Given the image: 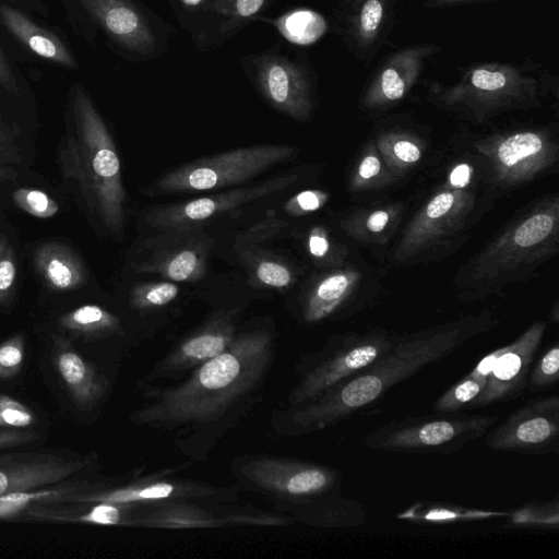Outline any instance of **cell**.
I'll return each instance as SVG.
<instances>
[{"instance_id": "83f0119b", "label": "cell", "mask_w": 559, "mask_h": 559, "mask_svg": "<svg viewBox=\"0 0 559 559\" xmlns=\"http://www.w3.org/2000/svg\"><path fill=\"white\" fill-rule=\"evenodd\" d=\"M350 284V276L345 273H336L322 280L302 306V320L314 324L338 313L349 293Z\"/></svg>"}, {"instance_id": "816d5d0a", "label": "cell", "mask_w": 559, "mask_h": 559, "mask_svg": "<svg viewBox=\"0 0 559 559\" xmlns=\"http://www.w3.org/2000/svg\"><path fill=\"white\" fill-rule=\"evenodd\" d=\"M380 170V162L374 156H367L361 162L358 173L364 179H369L376 176Z\"/></svg>"}, {"instance_id": "ffe728a7", "label": "cell", "mask_w": 559, "mask_h": 559, "mask_svg": "<svg viewBox=\"0 0 559 559\" xmlns=\"http://www.w3.org/2000/svg\"><path fill=\"white\" fill-rule=\"evenodd\" d=\"M52 360L69 396L79 409L92 411L107 394L109 380L78 353L69 340L55 338Z\"/></svg>"}, {"instance_id": "7402d4cb", "label": "cell", "mask_w": 559, "mask_h": 559, "mask_svg": "<svg viewBox=\"0 0 559 559\" xmlns=\"http://www.w3.org/2000/svg\"><path fill=\"white\" fill-rule=\"evenodd\" d=\"M74 508L59 507L58 503L39 504L25 511L28 518L52 521L84 523L95 525H129L140 506L117 504L110 502H69Z\"/></svg>"}, {"instance_id": "4fadbf2b", "label": "cell", "mask_w": 559, "mask_h": 559, "mask_svg": "<svg viewBox=\"0 0 559 559\" xmlns=\"http://www.w3.org/2000/svg\"><path fill=\"white\" fill-rule=\"evenodd\" d=\"M254 68L259 88L273 107L296 120L310 117L311 84L302 66L278 55L264 53L254 60Z\"/></svg>"}, {"instance_id": "11a10c76", "label": "cell", "mask_w": 559, "mask_h": 559, "mask_svg": "<svg viewBox=\"0 0 559 559\" xmlns=\"http://www.w3.org/2000/svg\"><path fill=\"white\" fill-rule=\"evenodd\" d=\"M352 0H341L342 4L345 5L347 4L348 2H350Z\"/></svg>"}, {"instance_id": "d6986e66", "label": "cell", "mask_w": 559, "mask_h": 559, "mask_svg": "<svg viewBox=\"0 0 559 559\" xmlns=\"http://www.w3.org/2000/svg\"><path fill=\"white\" fill-rule=\"evenodd\" d=\"M255 511L213 512L188 501H166L140 506L129 525L162 528H211L225 525H255Z\"/></svg>"}, {"instance_id": "3957f363", "label": "cell", "mask_w": 559, "mask_h": 559, "mask_svg": "<svg viewBox=\"0 0 559 559\" xmlns=\"http://www.w3.org/2000/svg\"><path fill=\"white\" fill-rule=\"evenodd\" d=\"M64 179L74 183L88 210L114 234L124 223L126 191L112 136L88 94L76 86L72 127L58 153Z\"/></svg>"}, {"instance_id": "2e32d148", "label": "cell", "mask_w": 559, "mask_h": 559, "mask_svg": "<svg viewBox=\"0 0 559 559\" xmlns=\"http://www.w3.org/2000/svg\"><path fill=\"white\" fill-rule=\"evenodd\" d=\"M399 0H352L340 14V33L361 62L370 63L392 26Z\"/></svg>"}, {"instance_id": "7dc6e473", "label": "cell", "mask_w": 559, "mask_h": 559, "mask_svg": "<svg viewBox=\"0 0 559 559\" xmlns=\"http://www.w3.org/2000/svg\"><path fill=\"white\" fill-rule=\"evenodd\" d=\"M0 85L11 93L19 91L16 80L0 48Z\"/></svg>"}, {"instance_id": "db71d44e", "label": "cell", "mask_w": 559, "mask_h": 559, "mask_svg": "<svg viewBox=\"0 0 559 559\" xmlns=\"http://www.w3.org/2000/svg\"><path fill=\"white\" fill-rule=\"evenodd\" d=\"M389 219V215L384 211H376L373 212L367 219V228L370 231L379 233L381 231Z\"/></svg>"}, {"instance_id": "52a82bcc", "label": "cell", "mask_w": 559, "mask_h": 559, "mask_svg": "<svg viewBox=\"0 0 559 559\" xmlns=\"http://www.w3.org/2000/svg\"><path fill=\"white\" fill-rule=\"evenodd\" d=\"M239 484L274 499L297 506L340 491L338 469L316 462L273 455H247L233 463Z\"/></svg>"}, {"instance_id": "1f68e13d", "label": "cell", "mask_w": 559, "mask_h": 559, "mask_svg": "<svg viewBox=\"0 0 559 559\" xmlns=\"http://www.w3.org/2000/svg\"><path fill=\"white\" fill-rule=\"evenodd\" d=\"M319 16L307 10H295L286 13L277 20H269L278 32L289 41L297 45H306L318 37Z\"/></svg>"}, {"instance_id": "cb8c5ba5", "label": "cell", "mask_w": 559, "mask_h": 559, "mask_svg": "<svg viewBox=\"0 0 559 559\" xmlns=\"http://www.w3.org/2000/svg\"><path fill=\"white\" fill-rule=\"evenodd\" d=\"M0 20L16 39L38 57L64 67H76L73 55L57 35L40 27L19 10L0 3Z\"/></svg>"}, {"instance_id": "d6a6232c", "label": "cell", "mask_w": 559, "mask_h": 559, "mask_svg": "<svg viewBox=\"0 0 559 559\" xmlns=\"http://www.w3.org/2000/svg\"><path fill=\"white\" fill-rule=\"evenodd\" d=\"M543 148L542 138L532 131L508 136L498 147L500 163L512 168L519 163L537 155Z\"/></svg>"}, {"instance_id": "4316f807", "label": "cell", "mask_w": 559, "mask_h": 559, "mask_svg": "<svg viewBox=\"0 0 559 559\" xmlns=\"http://www.w3.org/2000/svg\"><path fill=\"white\" fill-rule=\"evenodd\" d=\"M58 325L87 341L123 333L119 318L97 305H84L63 313Z\"/></svg>"}, {"instance_id": "7a4b0ae2", "label": "cell", "mask_w": 559, "mask_h": 559, "mask_svg": "<svg viewBox=\"0 0 559 559\" xmlns=\"http://www.w3.org/2000/svg\"><path fill=\"white\" fill-rule=\"evenodd\" d=\"M274 353L272 333L257 329L237 334L216 357L194 368L178 384L152 390L133 420L153 428H200L226 416L258 389Z\"/></svg>"}, {"instance_id": "9c48e42d", "label": "cell", "mask_w": 559, "mask_h": 559, "mask_svg": "<svg viewBox=\"0 0 559 559\" xmlns=\"http://www.w3.org/2000/svg\"><path fill=\"white\" fill-rule=\"evenodd\" d=\"M484 444L493 451L530 455L559 451V397L539 396L512 412L484 436Z\"/></svg>"}, {"instance_id": "7bdbcfd3", "label": "cell", "mask_w": 559, "mask_h": 559, "mask_svg": "<svg viewBox=\"0 0 559 559\" xmlns=\"http://www.w3.org/2000/svg\"><path fill=\"white\" fill-rule=\"evenodd\" d=\"M324 194L314 190H306L286 201L284 210L290 215H302L318 210L324 201Z\"/></svg>"}, {"instance_id": "74e56055", "label": "cell", "mask_w": 559, "mask_h": 559, "mask_svg": "<svg viewBox=\"0 0 559 559\" xmlns=\"http://www.w3.org/2000/svg\"><path fill=\"white\" fill-rule=\"evenodd\" d=\"M17 262L9 239L0 235V309L8 306L14 293Z\"/></svg>"}, {"instance_id": "836d02e7", "label": "cell", "mask_w": 559, "mask_h": 559, "mask_svg": "<svg viewBox=\"0 0 559 559\" xmlns=\"http://www.w3.org/2000/svg\"><path fill=\"white\" fill-rule=\"evenodd\" d=\"M559 381V344L555 342L531 368L525 389L531 393L549 390Z\"/></svg>"}, {"instance_id": "bcb514c9", "label": "cell", "mask_w": 559, "mask_h": 559, "mask_svg": "<svg viewBox=\"0 0 559 559\" xmlns=\"http://www.w3.org/2000/svg\"><path fill=\"white\" fill-rule=\"evenodd\" d=\"M502 352H503V346L496 348L495 350H492L491 353H489L488 355L483 357V359L479 360L478 364L474 367V369L468 373L475 378L487 380L488 376L490 374L493 367L496 366L497 360Z\"/></svg>"}, {"instance_id": "60d3db41", "label": "cell", "mask_w": 559, "mask_h": 559, "mask_svg": "<svg viewBox=\"0 0 559 559\" xmlns=\"http://www.w3.org/2000/svg\"><path fill=\"white\" fill-rule=\"evenodd\" d=\"M265 2L266 0H215L214 9L227 17L223 24V31H228L242 20L254 16Z\"/></svg>"}, {"instance_id": "9a60e30c", "label": "cell", "mask_w": 559, "mask_h": 559, "mask_svg": "<svg viewBox=\"0 0 559 559\" xmlns=\"http://www.w3.org/2000/svg\"><path fill=\"white\" fill-rule=\"evenodd\" d=\"M88 459L47 452L0 453V497L68 480L85 471Z\"/></svg>"}, {"instance_id": "f1b7e54d", "label": "cell", "mask_w": 559, "mask_h": 559, "mask_svg": "<svg viewBox=\"0 0 559 559\" xmlns=\"http://www.w3.org/2000/svg\"><path fill=\"white\" fill-rule=\"evenodd\" d=\"M204 270L205 249L193 246L166 252L162 258L148 260L140 266L141 272L158 273L174 282L195 281Z\"/></svg>"}, {"instance_id": "5bb4252c", "label": "cell", "mask_w": 559, "mask_h": 559, "mask_svg": "<svg viewBox=\"0 0 559 559\" xmlns=\"http://www.w3.org/2000/svg\"><path fill=\"white\" fill-rule=\"evenodd\" d=\"M442 50L436 44H417L389 55L376 69L362 96L368 108L403 99L421 75L429 59Z\"/></svg>"}, {"instance_id": "8992f818", "label": "cell", "mask_w": 559, "mask_h": 559, "mask_svg": "<svg viewBox=\"0 0 559 559\" xmlns=\"http://www.w3.org/2000/svg\"><path fill=\"white\" fill-rule=\"evenodd\" d=\"M400 335L383 329L331 337L298 365V382L288 396L290 407L310 402L388 353Z\"/></svg>"}, {"instance_id": "f5cc1de1", "label": "cell", "mask_w": 559, "mask_h": 559, "mask_svg": "<svg viewBox=\"0 0 559 559\" xmlns=\"http://www.w3.org/2000/svg\"><path fill=\"white\" fill-rule=\"evenodd\" d=\"M480 1H485V0H425L423 2V5L426 9L440 10V9H448L451 7L467 4V3L480 2Z\"/></svg>"}, {"instance_id": "d4e9b609", "label": "cell", "mask_w": 559, "mask_h": 559, "mask_svg": "<svg viewBox=\"0 0 559 559\" xmlns=\"http://www.w3.org/2000/svg\"><path fill=\"white\" fill-rule=\"evenodd\" d=\"M96 487L87 480H64L55 485L11 492L0 497V519L8 520L23 515L25 511L39 504L71 502L75 495Z\"/></svg>"}, {"instance_id": "f35d334b", "label": "cell", "mask_w": 559, "mask_h": 559, "mask_svg": "<svg viewBox=\"0 0 559 559\" xmlns=\"http://www.w3.org/2000/svg\"><path fill=\"white\" fill-rule=\"evenodd\" d=\"M25 360V337L15 333L0 344V380L15 378Z\"/></svg>"}, {"instance_id": "681fc988", "label": "cell", "mask_w": 559, "mask_h": 559, "mask_svg": "<svg viewBox=\"0 0 559 559\" xmlns=\"http://www.w3.org/2000/svg\"><path fill=\"white\" fill-rule=\"evenodd\" d=\"M308 247L313 257L321 258L329 251V241L325 237L313 230L308 239Z\"/></svg>"}, {"instance_id": "603a6c76", "label": "cell", "mask_w": 559, "mask_h": 559, "mask_svg": "<svg viewBox=\"0 0 559 559\" xmlns=\"http://www.w3.org/2000/svg\"><path fill=\"white\" fill-rule=\"evenodd\" d=\"M293 518L311 526L343 528L362 525L367 510L359 501L330 492L307 503L289 507Z\"/></svg>"}, {"instance_id": "ac0fdd59", "label": "cell", "mask_w": 559, "mask_h": 559, "mask_svg": "<svg viewBox=\"0 0 559 559\" xmlns=\"http://www.w3.org/2000/svg\"><path fill=\"white\" fill-rule=\"evenodd\" d=\"M85 11L122 48L152 53L156 37L150 22L131 0H78Z\"/></svg>"}, {"instance_id": "277c9868", "label": "cell", "mask_w": 559, "mask_h": 559, "mask_svg": "<svg viewBox=\"0 0 559 559\" xmlns=\"http://www.w3.org/2000/svg\"><path fill=\"white\" fill-rule=\"evenodd\" d=\"M557 90V76L535 61L481 62L461 70L451 85L433 83L431 94L441 105L457 107L475 117L527 108Z\"/></svg>"}, {"instance_id": "ee69618b", "label": "cell", "mask_w": 559, "mask_h": 559, "mask_svg": "<svg viewBox=\"0 0 559 559\" xmlns=\"http://www.w3.org/2000/svg\"><path fill=\"white\" fill-rule=\"evenodd\" d=\"M40 438V433L29 429L14 430L0 428V450L22 447Z\"/></svg>"}, {"instance_id": "6da1fadb", "label": "cell", "mask_w": 559, "mask_h": 559, "mask_svg": "<svg viewBox=\"0 0 559 559\" xmlns=\"http://www.w3.org/2000/svg\"><path fill=\"white\" fill-rule=\"evenodd\" d=\"M488 312L400 335L388 353L305 404L286 412L283 432L300 436L366 411L389 390L497 325Z\"/></svg>"}, {"instance_id": "ab89813d", "label": "cell", "mask_w": 559, "mask_h": 559, "mask_svg": "<svg viewBox=\"0 0 559 559\" xmlns=\"http://www.w3.org/2000/svg\"><path fill=\"white\" fill-rule=\"evenodd\" d=\"M21 163V150L0 119V182L14 181L19 176L17 167Z\"/></svg>"}, {"instance_id": "f907efd6", "label": "cell", "mask_w": 559, "mask_h": 559, "mask_svg": "<svg viewBox=\"0 0 559 559\" xmlns=\"http://www.w3.org/2000/svg\"><path fill=\"white\" fill-rule=\"evenodd\" d=\"M471 169L466 164L457 165L450 175V182L454 187L463 188L469 182Z\"/></svg>"}, {"instance_id": "8fae6325", "label": "cell", "mask_w": 559, "mask_h": 559, "mask_svg": "<svg viewBox=\"0 0 559 559\" xmlns=\"http://www.w3.org/2000/svg\"><path fill=\"white\" fill-rule=\"evenodd\" d=\"M235 488H219L207 484L178 478H144L115 488H94L73 497L71 502H110L146 506L166 501L231 500Z\"/></svg>"}, {"instance_id": "30bf717a", "label": "cell", "mask_w": 559, "mask_h": 559, "mask_svg": "<svg viewBox=\"0 0 559 559\" xmlns=\"http://www.w3.org/2000/svg\"><path fill=\"white\" fill-rule=\"evenodd\" d=\"M296 179L297 175L278 176L259 185L160 206L147 215L146 222L165 230H186L243 204L284 190Z\"/></svg>"}, {"instance_id": "f546056e", "label": "cell", "mask_w": 559, "mask_h": 559, "mask_svg": "<svg viewBox=\"0 0 559 559\" xmlns=\"http://www.w3.org/2000/svg\"><path fill=\"white\" fill-rule=\"evenodd\" d=\"M506 519V528L558 530L559 499L556 496L547 501L527 502L509 511Z\"/></svg>"}, {"instance_id": "8d00e7d4", "label": "cell", "mask_w": 559, "mask_h": 559, "mask_svg": "<svg viewBox=\"0 0 559 559\" xmlns=\"http://www.w3.org/2000/svg\"><path fill=\"white\" fill-rule=\"evenodd\" d=\"M37 424V416L21 401L0 393V428L23 430Z\"/></svg>"}, {"instance_id": "7c38bea8", "label": "cell", "mask_w": 559, "mask_h": 559, "mask_svg": "<svg viewBox=\"0 0 559 559\" xmlns=\"http://www.w3.org/2000/svg\"><path fill=\"white\" fill-rule=\"evenodd\" d=\"M545 330L546 322L536 321L512 343L503 346L485 388L467 406L468 409L508 401L521 394Z\"/></svg>"}, {"instance_id": "4dcf8cb0", "label": "cell", "mask_w": 559, "mask_h": 559, "mask_svg": "<svg viewBox=\"0 0 559 559\" xmlns=\"http://www.w3.org/2000/svg\"><path fill=\"white\" fill-rule=\"evenodd\" d=\"M486 381V379L475 378L467 373L435 401L432 411L435 413H459L467 408L483 391Z\"/></svg>"}, {"instance_id": "e575fe53", "label": "cell", "mask_w": 559, "mask_h": 559, "mask_svg": "<svg viewBox=\"0 0 559 559\" xmlns=\"http://www.w3.org/2000/svg\"><path fill=\"white\" fill-rule=\"evenodd\" d=\"M178 293V286L170 282L142 284L132 290L131 305L140 311L158 309L170 304Z\"/></svg>"}, {"instance_id": "d590c367", "label": "cell", "mask_w": 559, "mask_h": 559, "mask_svg": "<svg viewBox=\"0 0 559 559\" xmlns=\"http://www.w3.org/2000/svg\"><path fill=\"white\" fill-rule=\"evenodd\" d=\"M12 200L22 211L38 218L52 217L59 211L58 203L37 189L19 188L13 191Z\"/></svg>"}, {"instance_id": "e0dca14e", "label": "cell", "mask_w": 559, "mask_h": 559, "mask_svg": "<svg viewBox=\"0 0 559 559\" xmlns=\"http://www.w3.org/2000/svg\"><path fill=\"white\" fill-rule=\"evenodd\" d=\"M237 336L231 319L221 316L180 341L147 374L146 380L176 378L216 357Z\"/></svg>"}, {"instance_id": "f6af8a7d", "label": "cell", "mask_w": 559, "mask_h": 559, "mask_svg": "<svg viewBox=\"0 0 559 559\" xmlns=\"http://www.w3.org/2000/svg\"><path fill=\"white\" fill-rule=\"evenodd\" d=\"M454 197L450 192H442L435 197L426 209V214L429 218H438L447 214L452 207Z\"/></svg>"}, {"instance_id": "ba28073f", "label": "cell", "mask_w": 559, "mask_h": 559, "mask_svg": "<svg viewBox=\"0 0 559 559\" xmlns=\"http://www.w3.org/2000/svg\"><path fill=\"white\" fill-rule=\"evenodd\" d=\"M290 145H253L203 157L168 171L152 187V193L192 192L243 183L292 157Z\"/></svg>"}, {"instance_id": "b9f144b4", "label": "cell", "mask_w": 559, "mask_h": 559, "mask_svg": "<svg viewBox=\"0 0 559 559\" xmlns=\"http://www.w3.org/2000/svg\"><path fill=\"white\" fill-rule=\"evenodd\" d=\"M255 276L266 286L275 288L287 287L293 280L290 270L272 260H262L255 265Z\"/></svg>"}, {"instance_id": "5b68a950", "label": "cell", "mask_w": 559, "mask_h": 559, "mask_svg": "<svg viewBox=\"0 0 559 559\" xmlns=\"http://www.w3.org/2000/svg\"><path fill=\"white\" fill-rule=\"evenodd\" d=\"M497 414L435 413L391 420L362 438L364 447L408 454H449L484 437Z\"/></svg>"}, {"instance_id": "c3c4849f", "label": "cell", "mask_w": 559, "mask_h": 559, "mask_svg": "<svg viewBox=\"0 0 559 559\" xmlns=\"http://www.w3.org/2000/svg\"><path fill=\"white\" fill-rule=\"evenodd\" d=\"M394 154L403 162L414 163L420 158L419 148L412 142L400 141L393 147Z\"/></svg>"}, {"instance_id": "484cf974", "label": "cell", "mask_w": 559, "mask_h": 559, "mask_svg": "<svg viewBox=\"0 0 559 559\" xmlns=\"http://www.w3.org/2000/svg\"><path fill=\"white\" fill-rule=\"evenodd\" d=\"M508 512L469 508L439 501H417L396 515L418 524H456L506 518Z\"/></svg>"}, {"instance_id": "44dd1931", "label": "cell", "mask_w": 559, "mask_h": 559, "mask_svg": "<svg viewBox=\"0 0 559 559\" xmlns=\"http://www.w3.org/2000/svg\"><path fill=\"white\" fill-rule=\"evenodd\" d=\"M33 263L44 283L53 290L80 289L88 278L81 258L69 246L59 241L40 243L33 253Z\"/></svg>"}]
</instances>
